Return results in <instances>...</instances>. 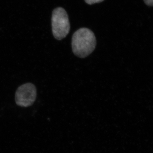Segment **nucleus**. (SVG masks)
Segmentation results:
<instances>
[{
    "label": "nucleus",
    "mask_w": 153,
    "mask_h": 153,
    "mask_svg": "<svg viewBox=\"0 0 153 153\" xmlns=\"http://www.w3.org/2000/svg\"><path fill=\"white\" fill-rule=\"evenodd\" d=\"M96 44L94 33L88 28H80L72 36V51L75 55L80 58H85L90 55L95 49Z\"/></svg>",
    "instance_id": "obj_1"
},
{
    "label": "nucleus",
    "mask_w": 153,
    "mask_h": 153,
    "mask_svg": "<svg viewBox=\"0 0 153 153\" xmlns=\"http://www.w3.org/2000/svg\"><path fill=\"white\" fill-rule=\"evenodd\" d=\"M52 34L55 39L61 40L67 36L70 30V25L67 13L62 7H57L52 12Z\"/></svg>",
    "instance_id": "obj_2"
},
{
    "label": "nucleus",
    "mask_w": 153,
    "mask_h": 153,
    "mask_svg": "<svg viewBox=\"0 0 153 153\" xmlns=\"http://www.w3.org/2000/svg\"><path fill=\"white\" fill-rule=\"evenodd\" d=\"M37 89L32 83H25L19 86L16 91L15 100L17 105L23 107L31 106L36 101Z\"/></svg>",
    "instance_id": "obj_3"
},
{
    "label": "nucleus",
    "mask_w": 153,
    "mask_h": 153,
    "mask_svg": "<svg viewBox=\"0 0 153 153\" xmlns=\"http://www.w3.org/2000/svg\"><path fill=\"white\" fill-rule=\"evenodd\" d=\"M104 0H85V2L89 5H92L96 3H100Z\"/></svg>",
    "instance_id": "obj_4"
},
{
    "label": "nucleus",
    "mask_w": 153,
    "mask_h": 153,
    "mask_svg": "<svg viewBox=\"0 0 153 153\" xmlns=\"http://www.w3.org/2000/svg\"><path fill=\"white\" fill-rule=\"evenodd\" d=\"M145 4L149 6H153V0H143Z\"/></svg>",
    "instance_id": "obj_5"
}]
</instances>
